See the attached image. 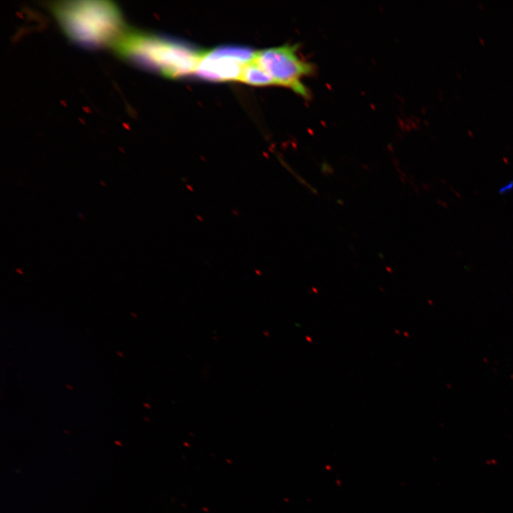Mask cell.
<instances>
[{"mask_svg": "<svg viewBox=\"0 0 513 513\" xmlns=\"http://www.w3.org/2000/svg\"><path fill=\"white\" fill-rule=\"evenodd\" d=\"M513 190V180L508 182L499 189V194H506Z\"/></svg>", "mask_w": 513, "mask_h": 513, "instance_id": "cell-6", "label": "cell"}, {"mask_svg": "<svg viewBox=\"0 0 513 513\" xmlns=\"http://www.w3.org/2000/svg\"><path fill=\"white\" fill-rule=\"evenodd\" d=\"M239 81L256 86L275 85L269 75L254 59L243 67Z\"/></svg>", "mask_w": 513, "mask_h": 513, "instance_id": "cell-5", "label": "cell"}, {"mask_svg": "<svg viewBox=\"0 0 513 513\" xmlns=\"http://www.w3.org/2000/svg\"><path fill=\"white\" fill-rule=\"evenodd\" d=\"M256 52L242 46H222L202 51L194 73L210 81H239L243 67Z\"/></svg>", "mask_w": 513, "mask_h": 513, "instance_id": "cell-4", "label": "cell"}, {"mask_svg": "<svg viewBox=\"0 0 513 513\" xmlns=\"http://www.w3.org/2000/svg\"><path fill=\"white\" fill-rule=\"evenodd\" d=\"M111 47L126 61L170 78L194 73L202 53L182 41L134 29H125Z\"/></svg>", "mask_w": 513, "mask_h": 513, "instance_id": "cell-1", "label": "cell"}, {"mask_svg": "<svg viewBox=\"0 0 513 513\" xmlns=\"http://www.w3.org/2000/svg\"><path fill=\"white\" fill-rule=\"evenodd\" d=\"M254 61L269 75L276 86L289 88L304 98L309 91L302 79L313 73L314 66L298 53L296 45L286 44L256 52Z\"/></svg>", "mask_w": 513, "mask_h": 513, "instance_id": "cell-3", "label": "cell"}, {"mask_svg": "<svg viewBox=\"0 0 513 513\" xmlns=\"http://www.w3.org/2000/svg\"><path fill=\"white\" fill-rule=\"evenodd\" d=\"M117 353H118L119 356H123V354H121V353L117 352Z\"/></svg>", "mask_w": 513, "mask_h": 513, "instance_id": "cell-7", "label": "cell"}, {"mask_svg": "<svg viewBox=\"0 0 513 513\" xmlns=\"http://www.w3.org/2000/svg\"><path fill=\"white\" fill-rule=\"evenodd\" d=\"M66 386L68 387V388L73 389V388H71V386H70V385H67Z\"/></svg>", "mask_w": 513, "mask_h": 513, "instance_id": "cell-8", "label": "cell"}, {"mask_svg": "<svg viewBox=\"0 0 513 513\" xmlns=\"http://www.w3.org/2000/svg\"><path fill=\"white\" fill-rule=\"evenodd\" d=\"M51 10L64 33L89 48L110 46L125 30L119 8L108 1H59Z\"/></svg>", "mask_w": 513, "mask_h": 513, "instance_id": "cell-2", "label": "cell"}]
</instances>
